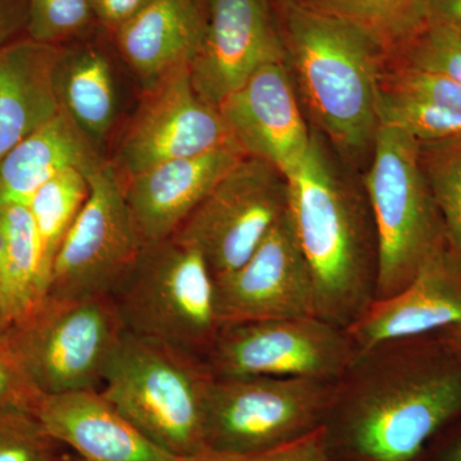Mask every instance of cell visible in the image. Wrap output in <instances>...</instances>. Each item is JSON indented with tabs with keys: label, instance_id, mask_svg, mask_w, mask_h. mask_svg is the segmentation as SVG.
<instances>
[{
	"label": "cell",
	"instance_id": "d4e9b609",
	"mask_svg": "<svg viewBox=\"0 0 461 461\" xmlns=\"http://www.w3.org/2000/svg\"><path fill=\"white\" fill-rule=\"evenodd\" d=\"M313 7L362 27L386 57L399 53L427 27L424 12L409 0H315Z\"/></svg>",
	"mask_w": 461,
	"mask_h": 461
},
{
	"label": "cell",
	"instance_id": "d6a6232c",
	"mask_svg": "<svg viewBox=\"0 0 461 461\" xmlns=\"http://www.w3.org/2000/svg\"><path fill=\"white\" fill-rule=\"evenodd\" d=\"M41 397L16 363L0 348V411H35Z\"/></svg>",
	"mask_w": 461,
	"mask_h": 461
},
{
	"label": "cell",
	"instance_id": "6da1fadb",
	"mask_svg": "<svg viewBox=\"0 0 461 461\" xmlns=\"http://www.w3.org/2000/svg\"><path fill=\"white\" fill-rule=\"evenodd\" d=\"M461 415V357L438 333L357 354L324 421L332 461H420Z\"/></svg>",
	"mask_w": 461,
	"mask_h": 461
},
{
	"label": "cell",
	"instance_id": "8fae6325",
	"mask_svg": "<svg viewBox=\"0 0 461 461\" xmlns=\"http://www.w3.org/2000/svg\"><path fill=\"white\" fill-rule=\"evenodd\" d=\"M357 357L346 330L318 317H305L222 326L205 363L214 377L339 382Z\"/></svg>",
	"mask_w": 461,
	"mask_h": 461
},
{
	"label": "cell",
	"instance_id": "5b68a950",
	"mask_svg": "<svg viewBox=\"0 0 461 461\" xmlns=\"http://www.w3.org/2000/svg\"><path fill=\"white\" fill-rule=\"evenodd\" d=\"M109 296L127 333L204 360L221 330L208 264L175 238L145 244Z\"/></svg>",
	"mask_w": 461,
	"mask_h": 461
},
{
	"label": "cell",
	"instance_id": "d590c367",
	"mask_svg": "<svg viewBox=\"0 0 461 461\" xmlns=\"http://www.w3.org/2000/svg\"><path fill=\"white\" fill-rule=\"evenodd\" d=\"M29 8L27 0H0V50L27 29Z\"/></svg>",
	"mask_w": 461,
	"mask_h": 461
},
{
	"label": "cell",
	"instance_id": "60d3db41",
	"mask_svg": "<svg viewBox=\"0 0 461 461\" xmlns=\"http://www.w3.org/2000/svg\"><path fill=\"white\" fill-rule=\"evenodd\" d=\"M409 2L412 3L415 7L420 8L421 11L424 12V0H409ZM426 16V14H424Z\"/></svg>",
	"mask_w": 461,
	"mask_h": 461
},
{
	"label": "cell",
	"instance_id": "74e56055",
	"mask_svg": "<svg viewBox=\"0 0 461 461\" xmlns=\"http://www.w3.org/2000/svg\"><path fill=\"white\" fill-rule=\"evenodd\" d=\"M437 333H438L439 338L447 342L461 357V324L460 326L451 327V329Z\"/></svg>",
	"mask_w": 461,
	"mask_h": 461
},
{
	"label": "cell",
	"instance_id": "8d00e7d4",
	"mask_svg": "<svg viewBox=\"0 0 461 461\" xmlns=\"http://www.w3.org/2000/svg\"><path fill=\"white\" fill-rule=\"evenodd\" d=\"M427 26H444L461 35V0H424Z\"/></svg>",
	"mask_w": 461,
	"mask_h": 461
},
{
	"label": "cell",
	"instance_id": "4dcf8cb0",
	"mask_svg": "<svg viewBox=\"0 0 461 461\" xmlns=\"http://www.w3.org/2000/svg\"><path fill=\"white\" fill-rule=\"evenodd\" d=\"M411 65L444 72L461 85V35L444 26H427L393 56Z\"/></svg>",
	"mask_w": 461,
	"mask_h": 461
},
{
	"label": "cell",
	"instance_id": "3957f363",
	"mask_svg": "<svg viewBox=\"0 0 461 461\" xmlns=\"http://www.w3.org/2000/svg\"><path fill=\"white\" fill-rule=\"evenodd\" d=\"M282 9L288 69L321 135L348 159L372 153L386 54L350 21L299 0Z\"/></svg>",
	"mask_w": 461,
	"mask_h": 461
},
{
	"label": "cell",
	"instance_id": "277c9868",
	"mask_svg": "<svg viewBox=\"0 0 461 461\" xmlns=\"http://www.w3.org/2000/svg\"><path fill=\"white\" fill-rule=\"evenodd\" d=\"M205 360L124 330L99 393L160 448L189 459L206 450Z\"/></svg>",
	"mask_w": 461,
	"mask_h": 461
},
{
	"label": "cell",
	"instance_id": "b9f144b4",
	"mask_svg": "<svg viewBox=\"0 0 461 461\" xmlns=\"http://www.w3.org/2000/svg\"><path fill=\"white\" fill-rule=\"evenodd\" d=\"M276 2L280 3L281 7H286V5H290L294 0H276Z\"/></svg>",
	"mask_w": 461,
	"mask_h": 461
},
{
	"label": "cell",
	"instance_id": "e0dca14e",
	"mask_svg": "<svg viewBox=\"0 0 461 461\" xmlns=\"http://www.w3.org/2000/svg\"><path fill=\"white\" fill-rule=\"evenodd\" d=\"M245 157L232 145L160 163L122 182L127 205L145 244L172 238L215 185Z\"/></svg>",
	"mask_w": 461,
	"mask_h": 461
},
{
	"label": "cell",
	"instance_id": "52a82bcc",
	"mask_svg": "<svg viewBox=\"0 0 461 461\" xmlns=\"http://www.w3.org/2000/svg\"><path fill=\"white\" fill-rule=\"evenodd\" d=\"M124 330L111 296L45 295L0 348L41 396L99 390Z\"/></svg>",
	"mask_w": 461,
	"mask_h": 461
},
{
	"label": "cell",
	"instance_id": "ba28073f",
	"mask_svg": "<svg viewBox=\"0 0 461 461\" xmlns=\"http://www.w3.org/2000/svg\"><path fill=\"white\" fill-rule=\"evenodd\" d=\"M338 382L214 377L205 403L206 450L249 454L280 447L323 427Z\"/></svg>",
	"mask_w": 461,
	"mask_h": 461
},
{
	"label": "cell",
	"instance_id": "836d02e7",
	"mask_svg": "<svg viewBox=\"0 0 461 461\" xmlns=\"http://www.w3.org/2000/svg\"><path fill=\"white\" fill-rule=\"evenodd\" d=\"M149 2L150 0H94L96 20L103 29L113 35Z\"/></svg>",
	"mask_w": 461,
	"mask_h": 461
},
{
	"label": "cell",
	"instance_id": "83f0119b",
	"mask_svg": "<svg viewBox=\"0 0 461 461\" xmlns=\"http://www.w3.org/2000/svg\"><path fill=\"white\" fill-rule=\"evenodd\" d=\"M27 8L29 38L45 44L62 47L98 23L94 0H27Z\"/></svg>",
	"mask_w": 461,
	"mask_h": 461
},
{
	"label": "cell",
	"instance_id": "1f68e13d",
	"mask_svg": "<svg viewBox=\"0 0 461 461\" xmlns=\"http://www.w3.org/2000/svg\"><path fill=\"white\" fill-rule=\"evenodd\" d=\"M181 461H332L326 447L324 429L271 450L249 454H226L204 450Z\"/></svg>",
	"mask_w": 461,
	"mask_h": 461
},
{
	"label": "cell",
	"instance_id": "484cf974",
	"mask_svg": "<svg viewBox=\"0 0 461 461\" xmlns=\"http://www.w3.org/2000/svg\"><path fill=\"white\" fill-rule=\"evenodd\" d=\"M378 112L381 126L400 130L420 144L461 138V112L439 107L381 85Z\"/></svg>",
	"mask_w": 461,
	"mask_h": 461
},
{
	"label": "cell",
	"instance_id": "2e32d148",
	"mask_svg": "<svg viewBox=\"0 0 461 461\" xmlns=\"http://www.w3.org/2000/svg\"><path fill=\"white\" fill-rule=\"evenodd\" d=\"M461 324V253L446 240L396 295L375 300L346 332L357 354Z\"/></svg>",
	"mask_w": 461,
	"mask_h": 461
},
{
	"label": "cell",
	"instance_id": "5bb4252c",
	"mask_svg": "<svg viewBox=\"0 0 461 461\" xmlns=\"http://www.w3.org/2000/svg\"><path fill=\"white\" fill-rule=\"evenodd\" d=\"M272 0H208L202 47L190 65L200 98L220 107L258 69L285 62L286 47Z\"/></svg>",
	"mask_w": 461,
	"mask_h": 461
},
{
	"label": "cell",
	"instance_id": "cb8c5ba5",
	"mask_svg": "<svg viewBox=\"0 0 461 461\" xmlns=\"http://www.w3.org/2000/svg\"><path fill=\"white\" fill-rule=\"evenodd\" d=\"M89 191L86 175L81 169L69 168L42 185L27 204L38 238L45 294L58 251L83 209Z\"/></svg>",
	"mask_w": 461,
	"mask_h": 461
},
{
	"label": "cell",
	"instance_id": "ffe728a7",
	"mask_svg": "<svg viewBox=\"0 0 461 461\" xmlns=\"http://www.w3.org/2000/svg\"><path fill=\"white\" fill-rule=\"evenodd\" d=\"M62 47L27 38L0 50V158L59 113L54 71Z\"/></svg>",
	"mask_w": 461,
	"mask_h": 461
},
{
	"label": "cell",
	"instance_id": "603a6c76",
	"mask_svg": "<svg viewBox=\"0 0 461 461\" xmlns=\"http://www.w3.org/2000/svg\"><path fill=\"white\" fill-rule=\"evenodd\" d=\"M0 287L11 326L45 296L38 238L25 204L0 205Z\"/></svg>",
	"mask_w": 461,
	"mask_h": 461
},
{
	"label": "cell",
	"instance_id": "e575fe53",
	"mask_svg": "<svg viewBox=\"0 0 461 461\" xmlns=\"http://www.w3.org/2000/svg\"><path fill=\"white\" fill-rule=\"evenodd\" d=\"M420 461H461V415L433 437Z\"/></svg>",
	"mask_w": 461,
	"mask_h": 461
},
{
	"label": "cell",
	"instance_id": "f1b7e54d",
	"mask_svg": "<svg viewBox=\"0 0 461 461\" xmlns=\"http://www.w3.org/2000/svg\"><path fill=\"white\" fill-rule=\"evenodd\" d=\"M67 453L35 411H0V461H59Z\"/></svg>",
	"mask_w": 461,
	"mask_h": 461
},
{
	"label": "cell",
	"instance_id": "30bf717a",
	"mask_svg": "<svg viewBox=\"0 0 461 461\" xmlns=\"http://www.w3.org/2000/svg\"><path fill=\"white\" fill-rule=\"evenodd\" d=\"M89 196L58 251L47 294L109 296L145 247L127 205L122 181L108 159L85 172Z\"/></svg>",
	"mask_w": 461,
	"mask_h": 461
},
{
	"label": "cell",
	"instance_id": "4316f807",
	"mask_svg": "<svg viewBox=\"0 0 461 461\" xmlns=\"http://www.w3.org/2000/svg\"><path fill=\"white\" fill-rule=\"evenodd\" d=\"M420 159L447 238L461 253V138L420 144Z\"/></svg>",
	"mask_w": 461,
	"mask_h": 461
},
{
	"label": "cell",
	"instance_id": "7402d4cb",
	"mask_svg": "<svg viewBox=\"0 0 461 461\" xmlns=\"http://www.w3.org/2000/svg\"><path fill=\"white\" fill-rule=\"evenodd\" d=\"M112 58L96 44L63 45L54 71L59 107L99 151L120 113V90Z\"/></svg>",
	"mask_w": 461,
	"mask_h": 461
},
{
	"label": "cell",
	"instance_id": "d6986e66",
	"mask_svg": "<svg viewBox=\"0 0 461 461\" xmlns=\"http://www.w3.org/2000/svg\"><path fill=\"white\" fill-rule=\"evenodd\" d=\"M205 27L202 0H150L113 33L115 50L147 89L176 69L190 67Z\"/></svg>",
	"mask_w": 461,
	"mask_h": 461
},
{
	"label": "cell",
	"instance_id": "9a60e30c",
	"mask_svg": "<svg viewBox=\"0 0 461 461\" xmlns=\"http://www.w3.org/2000/svg\"><path fill=\"white\" fill-rule=\"evenodd\" d=\"M230 138L247 157L293 171L311 145L313 130L297 99L287 62L263 66L218 107Z\"/></svg>",
	"mask_w": 461,
	"mask_h": 461
},
{
	"label": "cell",
	"instance_id": "f546056e",
	"mask_svg": "<svg viewBox=\"0 0 461 461\" xmlns=\"http://www.w3.org/2000/svg\"><path fill=\"white\" fill-rule=\"evenodd\" d=\"M379 85L453 111L461 112V85L444 72L384 57Z\"/></svg>",
	"mask_w": 461,
	"mask_h": 461
},
{
	"label": "cell",
	"instance_id": "7c38bea8",
	"mask_svg": "<svg viewBox=\"0 0 461 461\" xmlns=\"http://www.w3.org/2000/svg\"><path fill=\"white\" fill-rule=\"evenodd\" d=\"M142 90L113 158L108 159L121 181L168 160L236 147L218 108L194 89L189 66Z\"/></svg>",
	"mask_w": 461,
	"mask_h": 461
},
{
	"label": "cell",
	"instance_id": "ab89813d",
	"mask_svg": "<svg viewBox=\"0 0 461 461\" xmlns=\"http://www.w3.org/2000/svg\"><path fill=\"white\" fill-rule=\"evenodd\" d=\"M59 461H83L80 459V457L77 456V455H75L74 453H67L65 456L62 457Z\"/></svg>",
	"mask_w": 461,
	"mask_h": 461
},
{
	"label": "cell",
	"instance_id": "9c48e42d",
	"mask_svg": "<svg viewBox=\"0 0 461 461\" xmlns=\"http://www.w3.org/2000/svg\"><path fill=\"white\" fill-rule=\"evenodd\" d=\"M288 213L286 176L245 157L172 236L202 254L214 280L239 269Z\"/></svg>",
	"mask_w": 461,
	"mask_h": 461
},
{
	"label": "cell",
	"instance_id": "ac0fdd59",
	"mask_svg": "<svg viewBox=\"0 0 461 461\" xmlns=\"http://www.w3.org/2000/svg\"><path fill=\"white\" fill-rule=\"evenodd\" d=\"M35 414L83 461H181L142 435L99 390L41 396Z\"/></svg>",
	"mask_w": 461,
	"mask_h": 461
},
{
	"label": "cell",
	"instance_id": "f35d334b",
	"mask_svg": "<svg viewBox=\"0 0 461 461\" xmlns=\"http://www.w3.org/2000/svg\"><path fill=\"white\" fill-rule=\"evenodd\" d=\"M9 327H11V321H9L7 311H5V302H3L2 287H0V346H2L3 341H5Z\"/></svg>",
	"mask_w": 461,
	"mask_h": 461
},
{
	"label": "cell",
	"instance_id": "4fadbf2b",
	"mask_svg": "<svg viewBox=\"0 0 461 461\" xmlns=\"http://www.w3.org/2000/svg\"><path fill=\"white\" fill-rule=\"evenodd\" d=\"M221 327L245 321L317 317L315 287L290 214L235 272L214 280Z\"/></svg>",
	"mask_w": 461,
	"mask_h": 461
},
{
	"label": "cell",
	"instance_id": "7a4b0ae2",
	"mask_svg": "<svg viewBox=\"0 0 461 461\" xmlns=\"http://www.w3.org/2000/svg\"><path fill=\"white\" fill-rule=\"evenodd\" d=\"M286 178L288 214L313 275L317 317L348 329L377 290V236L366 191L345 175L317 130Z\"/></svg>",
	"mask_w": 461,
	"mask_h": 461
},
{
	"label": "cell",
	"instance_id": "44dd1931",
	"mask_svg": "<svg viewBox=\"0 0 461 461\" xmlns=\"http://www.w3.org/2000/svg\"><path fill=\"white\" fill-rule=\"evenodd\" d=\"M104 159L60 109L50 122L0 158V205H27L33 194L60 172L77 168L85 173Z\"/></svg>",
	"mask_w": 461,
	"mask_h": 461
},
{
	"label": "cell",
	"instance_id": "8992f818",
	"mask_svg": "<svg viewBox=\"0 0 461 461\" xmlns=\"http://www.w3.org/2000/svg\"><path fill=\"white\" fill-rule=\"evenodd\" d=\"M363 187L377 236L375 300L408 286L447 240L444 221L420 159V142L393 127H379Z\"/></svg>",
	"mask_w": 461,
	"mask_h": 461
}]
</instances>
